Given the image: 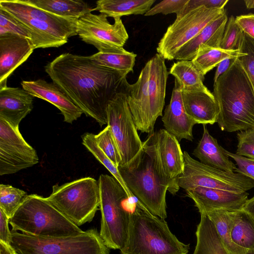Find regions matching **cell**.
<instances>
[{"mask_svg": "<svg viewBox=\"0 0 254 254\" xmlns=\"http://www.w3.org/2000/svg\"><path fill=\"white\" fill-rule=\"evenodd\" d=\"M225 12L224 9L208 8L202 6L176 17L158 43L157 53L166 60H174L177 52L182 47Z\"/></svg>", "mask_w": 254, "mask_h": 254, "instance_id": "4fadbf2b", "label": "cell"}, {"mask_svg": "<svg viewBox=\"0 0 254 254\" xmlns=\"http://www.w3.org/2000/svg\"><path fill=\"white\" fill-rule=\"evenodd\" d=\"M41 9L59 16L78 19L86 13L95 10L83 0H26Z\"/></svg>", "mask_w": 254, "mask_h": 254, "instance_id": "4316f807", "label": "cell"}, {"mask_svg": "<svg viewBox=\"0 0 254 254\" xmlns=\"http://www.w3.org/2000/svg\"><path fill=\"white\" fill-rule=\"evenodd\" d=\"M236 211L215 209L202 212L212 222L223 244L230 254H240L248 251L237 246L231 239V232Z\"/></svg>", "mask_w": 254, "mask_h": 254, "instance_id": "83f0119b", "label": "cell"}, {"mask_svg": "<svg viewBox=\"0 0 254 254\" xmlns=\"http://www.w3.org/2000/svg\"><path fill=\"white\" fill-rule=\"evenodd\" d=\"M44 67L53 82L101 127L107 125L110 102L129 84L126 76L98 64L90 56L63 53Z\"/></svg>", "mask_w": 254, "mask_h": 254, "instance_id": "6da1fadb", "label": "cell"}, {"mask_svg": "<svg viewBox=\"0 0 254 254\" xmlns=\"http://www.w3.org/2000/svg\"><path fill=\"white\" fill-rule=\"evenodd\" d=\"M98 182L101 213L99 234L109 249L120 250L127 239L130 209L136 198L129 197L113 176L102 174Z\"/></svg>", "mask_w": 254, "mask_h": 254, "instance_id": "ba28073f", "label": "cell"}, {"mask_svg": "<svg viewBox=\"0 0 254 254\" xmlns=\"http://www.w3.org/2000/svg\"><path fill=\"white\" fill-rule=\"evenodd\" d=\"M183 154L184 167L177 184L185 191L201 187L243 192L254 188V181L243 175L205 165L192 158L187 151Z\"/></svg>", "mask_w": 254, "mask_h": 254, "instance_id": "8fae6325", "label": "cell"}, {"mask_svg": "<svg viewBox=\"0 0 254 254\" xmlns=\"http://www.w3.org/2000/svg\"><path fill=\"white\" fill-rule=\"evenodd\" d=\"M90 56L98 64L127 76L128 73L133 71L136 55L123 49L111 53L98 52Z\"/></svg>", "mask_w": 254, "mask_h": 254, "instance_id": "4dcf8cb0", "label": "cell"}, {"mask_svg": "<svg viewBox=\"0 0 254 254\" xmlns=\"http://www.w3.org/2000/svg\"><path fill=\"white\" fill-rule=\"evenodd\" d=\"M231 236L237 246L247 250L254 249V219L243 209L235 211Z\"/></svg>", "mask_w": 254, "mask_h": 254, "instance_id": "1f68e13d", "label": "cell"}, {"mask_svg": "<svg viewBox=\"0 0 254 254\" xmlns=\"http://www.w3.org/2000/svg\"><path fill=\"white\" fill-rule=\"evenodd\" d=\"M127 90L117 94L107 108V125L110 127L121 156L119 166L131 162L143 146L129 108Z\"/></svg>", "mask_w": 254, "mask_h": 254, "instance_id": "5bb4252c", "label": "cell"}, {"mask_svg": "<svg viewBox=\"0 0 254 254\" xmlns=\"http://www.w3.org/2000/svg\"><path fill=\"white\" fill-rule=\"evenodd\" d=\"M95 134L86 132L82 136V144L94 156V157L111 173L115 179L121 184L128 196L131 198L135 197L130 192L121 177L118 167L111 161L98 146L96 139Z\"/></svg>", "mask_w": 254, "mask_h": 254, "instance_id": "d6a6232c", "label": "cell"}, {"mask_svg": "<svg viewBox=\"0 0 254 254\" xmlns=\"http://www.w3.org/2000/svg\"><path fill=\"white\" fill-rule=\"evenodd\" d=\"M202 137L192 154L200 162L210 167L227 172H234L236 165L231 161L225 149L209 133L206 125H203Z\"/></svg>", "mask_w": 254, "mask_h": 254, "instance_id": "cb8c5ba5", "label": "cell"}, {"mask_svg": "<svg viewBox=\"0 0 254 254\" xmlns=\"http://www.w3.org/2000/svg\"><path fill=\"white\" fill-rule=\"evenodd\" d=\"M244 53L239 50L228 51L201 45L191 62L204 75L223 60L229 58H240Z\"/></svg>", "mask_w": 254, "mask_h": 254, "instance_id": "f546056e", "label": "cell"}, {"mask_svg": "<svg viewBox=\"0 0 254 254\" xmlns=\"http://www.w3.org/2000/svg\"><path fill=\"white\" fill-rule=\"evenodd\" d=\"M0 254H18L10 244L0 241Z\"/></svg>", "mask_w": 254, "mask_h": 254, "instance_id": "bcb514c9", "label": "cell"}, {"mask_svg": "<svg viewBox=\"0 0 254 254\" xmlns=\"http://www.w3.org/2000/svg\"><path fill=\"white\" fill-rule=\"evenodd\" d=\"M243 31L234 16L228 19L220 48L228 51L239 50V42Z\"/></svg>", "mask_w": 254, "mask_h": 254, "instance_id": "74e56055", "label": "cell"}, {"mask_svg": "<svg viewBox=\"0 0 254 254\" xmlns=\"http://www.w3.org/2000/svg\"><path fill=\"white\" fill-rule=\"evenodd\" d=\"M244 2L248 8H254V0H245Z\"/></svg>", "mask_w": 254, "mask_h": 254, "instance_id": "c3c4849f", "label": "cell"}, {"mask_svg": "<svg viewBox=\"0 0 254 254\" xmlns=\"http://www.w3.org/2000/svg\"><path fill=\"white\" fill-rule=\"evenodd\" d=\"M213 94L219 107L217 123L222 130L254 128V90L239 58L214 82Z\"/></svg>", "mask_w": 254, "mask_h": 254, "instance_id": "7a4b0ae2", "label": "cell"}, {"mask_svg": "<svg viewBox=\"0 0 254 254\" xmlns=\"http://www.w3.org/2000/svg\"><path fill=\"white\" fill-rule=\"evenodd\" d=\"M170 73L179 83L182 91L206 90L204 85V75L193 64L191 61H178L171 66Z\"/></svg>", "mask_w": 254, "mask_h": 254, "instance_id": "f1b7e54d", "label": "cell"}, {"mask_svg": "<svg viewBox=\"0 0 254 254\" xmlns=\"http://www.w3.org/2000/svg\"><path fill=\"white\" fill-rule=\"evenodd\" d=\"M52 189L48 200L76 225L93 220L100 203L98 181L84 177Z\"/></svg>", "mask_w": 254, "mask_h": 254, "instance_id": "30bf717a", "label": "cell"}, {"mask_svg": "<svg viewBox=\"0 0 254 254\" xmlns=\"http://www.w3.org/2000/svg\"><path fill=\"white\" fill-rule=\"evenodd\" d=\"M33 98L22 88H0V118L14 127L32 110Z\"/></svg>", "mask_w": 254, "mask_h": 254, "instance_id": "44dd1931", "label": "cell"}, {"mask_svg": "<svg viewBox=\"0 0 254 254\" xmlns=\"http://www.w3.org/2000/svg\"><path fill=\"white\" fill-rule=\"evenodd\" d=\"M227 21V16L225 12L210 22L178 50L175 60L191 61L201 45L220 48Z\"/></svg>", "mask_w": 254, "mask_h": 254, "instance_id": "603a6c76", "label": "cell"}, {"mask_svg": "<svg viewBox=\"0 0 254 254\" xmlns=\"http://www.w3.org/2000/svg\"><path fill=\"white\" fill-rule=\"evenodd\" d=\"M243 210L249 214L254 219V196L247 200L243 208Z\"/></svg>", "mask_w": 254, "mask_h": 254, "instance_id": "7dc6e473", "label": "cell"}, {"mask_svg": "<svg viewBox=\"0 0 254 254\" xmlns=\"http://www.w3.org/2000/svg\"><path fill=\"white\" fill-rule=\"evenodd\" d=\"M10 244L18 254H110L99 233L93 229L60 237H42L11 231Z\"/></svg>", "mask_w": 254, "mask_h": 254, "instance_id": "9c48e42d", "label": "cell"}, {"mask_svg": "<svg viewBox=\"0 0 254 254\" xmlns=\"http://www.w3.org/2000/svg\"><path fill=\"white\" fill-rule=\"evenodd\" d=\"M239 51L244 53L239 59L254 90V40L243 32L239 42Z\"/></svg>", "mask_w": 254, "mask_h": 254, "instance_id": "d590c367", "label": "cell"}, {"mask_svg": "<svg viewBox=\"0 0 254 254\" xmlns=\"http://www.w3.org/2000/svg\"><path fill=\"white\" fill-rule=\"evenodd\" d=\"M12 231L42 237H60L82 233L79 226L47 199L28 195L9 219Z\"/></svg>", "mask_w": 254, "mask_h": 254, "instance_id": "8992f818", "label": "cell"}, {"mask_svg": "<svg viewBox=\"0 0 254 254\" xmlns=\"http://www.w3.org/2000/svg\"><path fill=\"white\" fill-rule=\"evenodd\" d=\"M189 0H164L151 7L145 16H152L158 13L167 15L175 13L177 17H181Z\"/></svg>", "mask_w": 254, "mask_h": 254, "instance_id": "f35d334b", "label": "cell"}, {"mask_svg": "<svg viewBox=\"0 0 254 254\" xmlns=\"http://www.w3.org/2000/svg\"><path fill=\"white\" fill-rule=\"evenodd\" d=\"M228 2V0H189L182 15L191 10L202 6L208 8L224 9Z\"/></svg>", "mask_w": 254, "mask_h": 254, "instance_id": "b9f144b4", "label": "cell"}, {"mask_svg": "<svg viewBox=\"0 0 254 254\" xmlns=\"http://www.w3.org/2000/svg\"><path fill=\"white\" fill-rule=\"evenodd\" d=\"M162 121L165 129L180 141H192L193 127L196 123L187 114L182 100V89L175 79L169 104L166 107Z\"/></svg>", "mask_w": 254, "mask_h": 254, "instance_id": "ffe728a7", "label": "cell"}, {"mask_svg": "<svg viewBox=\"0 0 254 254\" xmlns=\"http://www.w3.org/2000/svg\"><path fill=\"white\" fill-rule=\"evenodd\" d=\"M156 0H99L94 8L107 17L121 18L129 15L145 14Z\"/></svg>", "mask_w": 254, "mask_h": 254, "instance_id": "484cf974", "label": "cell"}, {"mask_svg": "<svg viewBox=\"0 0 254 254\" xmlns=\"http://www.w3.org/2000/svg\"><path fill=\"white\" fill-rule=\"evenodd\" d=\"M237 58H227L221 61L218 64L215 73L214 82L232 65Z\"/></svg>", "mask_w": 254, "mask_h": 254, "instance_id": "f6af8a7d", "label": "cell"}, {"mask_svg": "<svg viewBox=\"0 0 254 254\" xmlns=\"http://www.w3.org/2000/svg\"><path fill=\"white\" fill-rule=\"evenodd\" d=\"M237 137L238 144L236 154L254 159V128L239 131Z\"/></svg>", "mask_w": 254, "mask_h": 254, "instance_id": "ab89813d", "label": "cell"}, {"mask_svg": "<svg viewBox=\"0 0 254 254\" xmlns=\"http://www.w3.org/2000/svg\"><path fill=\"white\" fill-rule=\"evenodd\" d=\"M9 220V217L0 210V241L7 244H10L11 233L8 226Z\"/></svg>", "mask_w": 254, "mask_h": 254, "instance_id": "ee69618b", "label": "cell"}, {"mask_svg": "<svg viewBox=\"0 0 254 254\" xmlns=\"http://www.w3.org/2000/svg\"><path fill=\"white\" fill-rule=\"evenodd\" d=\"M5 33L17 34L32 42L30 31L9 13L0 7V35Z\"/></svg>", "mask_w": 254, "mask_h": 254, "instance_id": "8d00e7d4", "label": "cell"}, {"mask_svg": "<svg viewBox=\"0 0 254 254\" xmlns=\"http://www.w3.org/2000/svg\"><path fill=\"white\" fill-rule=\"evenodd\" d=\"M168 75L165 59L157 53L146 63L136 82L128 84L127 100L137 130L154 132L156 120L162 116Z\"/></svg>", "mask_w": 254, "mask_h": 254, "instance_id": "3957f363", "label": "cell"}, {"mask_svg": "<svg viewBox=\"0 0 254 254\" xmlns=\"http://www.w3.org/2000/svg\"><path fill=\"white\" fill-rule=\"evenodd\" d=\"M34 50L31 41L11 33L0 35V88L7 86V79L25 62Z\"/></svg>", "mask_w": 254, "mask_h": 254, "instance_id": "ac0fdd59", "label": "cell"}, {"mask_svg": "<svg viewBox=\"0 0 254 254\" xmlns=\"http://www.w3.org/2000/svg\"><path fill=\"white\" fill-rule=\"evenodd\" d=\"M161 178L169 186L168 191L175 194L180 188L177 179L184 167V154L179 140L165 129L148 134L143 142Z\"/></svg>", "mask_w": 254, "mask_h": 254, "instance_id": "7c38bea8", "label": "cell"}, {"mask_svg": "<svg viewBox=\"0 0 254 254\" xmlns=\"http://www.w3.org/2000/svg\"><path fill=\"white\" fill-rule=\"evenodd\" d=\"M189 246L171 232L165 219L151 213L137 199L134 201L121 254H188Z\"/></svg>", "mask_w": 254, "mask_h": 254, "instance_id": "277c9868", "label": "cell"}, {"mask_svg": "<svg viewBox=\"0 0 254 254\" xmlns=\"http://www.w3.org/2000/svg\"><path fill=\"white\" fill-rule=\"evenodd\" d=\"M96 142L106 156L117 167L121 163V154L110 127L107 126L102 131L95 134Z\"/></svg>", "mask_w": 254, "mask_h": 254, "instance_id": "e575fe53", "label": "cell"}, {"mask_svg": "<svg viewBox=\"0 0 254 254\" xmlns=\"http://www.w3.org/2000/svg\"><path fill=\"white\" fill-rule=\"evenodd\" d=\"M118 168L135 198L152 214L166 218V195L169 186L161 178L151 157L143 147L131 162Z\"/></svg>", "mask_w": 254, "mask_h": 254, "instance_id": "52a82bcc", "label": "cell"}, {"mask_svg": "<svg viewBox=\"0 0 254 254\" xmlns=\"http://www.w3.org/2000/svg\"><path fill=\"white\" fill-rule=\"evenodd\" d=\"M186 192L193 200L199 213L215 209L241 210L249 199L247 191L237 192L197 187Z\"/></svg>", "mask_w": 254, "mask_h": 254, "instance_id": "e0dca14e", "label": "cell"}, {"mask_svg": "<svg viewBox=\"0 0 254 254\" xmlns=\"http://www.w3.org/2000/svg\"><path fill=\"white\" fill-rule=\"evenodd\" d=\"M195 232L196 244L192 254H230L223 244L216 228L204 212Z\"/></svg>", "mask_w": 254, "mask_h": 254, "instance_id": "d4e9b609", "label": "cell"}, {"mask_svg": "<svg viewBox=\"0 0 254 254\" xmlns=\"http://www.w3.org/2000/svg\"><path fill=\"white\" fill-rule=\"evenodd\" d=\"M28 195L24 190L10 185H0V210L10 219Z\"/></svg>", "mask_w": 254, "mask_h": 254, "instance_id": "836d02e7", "label": "cell"}, {"mask_svg": "<svg viewBox=\"0 0 254 254\" xmlns=\"http://www.w3.org/2000/svg\"><path fill=\"white\" fill-rule=\"evenodd\" d=\"M22 88L33 97L45 100L54 105L64 116V122L72 124L83 113L70 98L53 82L39 79L23 81Z\"/></svg>", "mask_w": 254, "mask_h": 254, "instance_id": "d6986e66", "label": "cell"}, {"mask_svg": "<svg viewBox=\"0 0 254 254\" xmlns=\"http://www.w3.org/2000/svg\"><path fill=\"white\" fill-rule=\"evenodd\" d=\"M35 149L14 127L0 118V175L16 173L37 164Z\"/></svg>", "mask_w": 254, "mask_h": 254, "instance_id": "2e32d148", "label": "cell"}, {"mask_svg": "<svg viewBox=\"0 0 254 254\" xmlns=\"http://www.w3.org/2000/svg\"><path fill=\"white\" fill-rule=\"evenodd\" d=\"M226 154L236 162L235 172L243 175L254 181V159L249 158L225 150Z\"/></svg>", "mask_w": 254, "mask_h": 254, "instance_id": "60d3db41", "label": "cell"}, {"mask_svg": "<svg viewBox=\"0 0 254 254\" xmlns=\"http://www.w3.org/2000/svg\"><path fill=\"white\" fill-rule=\"evenodd\" d=\"M240 254H254V249L248 250L247 252Z\"/></svg>", "mask_w": 254, "mask_h": 254, "instance_id": "681fc988", "label": "cell"}, {"mask_svg": "<svg viewBox=\"0 0 254 254\" xmlns=\"http://www.w3.org/2000/svg\"><path fill=\"white\" fill-rule=\"evenodd\" d=\"M235 19L243 32L254 40V14L237 16Z\"/></svg>", "mask_w": 254, "mask_h": 254, "instance_id": "7bdbcfd3", "label": "cell"}, {"mask_svg": "<svg viewBox=\"0 0 254 254\" xmlns=\"http://www.w3.org/2000/svg\"><path fill=\"white\" fill-rule=\"evenodd\" d=\"M182 96L187 114L196 124L213 125L217 122L219 107L208 89L182 91Z\"/></svg>", "mask_w": 254, "mask_h": 254, "instance_id": "7402d4cb", "label": "cell"}, {"mask_svg": "<svg viewBox=\"0 0 254 254\" xmlns=\"http://www.w3.org/2000/svg\"><path fill=\"white\" fill-rule=\"evenodd\" d=\"M0 7L31 32L34 49L58 48L77 35V19L62 17L33 5L26 0H0Z\"/></svg>", "mask_w": 254, "mask_h": 254, "instance_id": "5b68a950", "label": "cell"}, {"mask_svg": "<svg viewBox=\"0 0 254 254\" xmlns=\"http://www.w3.org/2000/svg\"><path fill=\"white\" fill-rule=\"evenodd\" d=\"M104 14L88 12L77 20V35L85 43L94 46L100 53L119 51L127 39L128 34L121 18H114V24Z\"/></svg>", "mask_w": 254, "mask_h": 254, "instance_id": "9a60e30c", "label": "cell"}]
</instances>
